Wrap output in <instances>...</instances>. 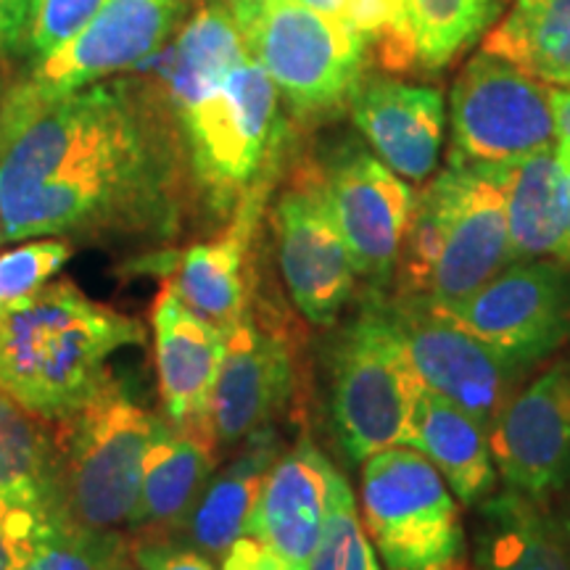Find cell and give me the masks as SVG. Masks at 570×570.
<instances>
[{"instance_id":"ab89813d","label":"cell","mask_w":570,"mask_h":570,"mask_svg":"<svg viewBox=\"0 0 570 570\" xmlns=\"http://www.w3.org/2000/svg\"><path fill=\"white\" fill-rule=\"evenodd\" d=\"M554 156H558L562 175L570 180V142H558V151H554Z\"/></svg>"},{"instance_id":"ee69618b","label":"cell","mask_w":570,"mask_h":570,"mask_svg":"<svg viewBox=\"0 0 570 570\" xmlns=\"http://www.w3.org/2000/svg\"><path fill=\"white\" fill-rule=\"evenodd\" d=\"M130 570H132V568H130Z\"/></svg>"},{"instance_id":"9a60e30c","label":"cell","mask_w":570,"mask_h":570,"mask_svg":"<svg viewBox=\"0 0 570 570\" xmlns=\"http://www.w3.org/2000/svg\"><path fill=\"white\" fill-rule=\"evenodd\" d=\"M273 219L291 302L312 325H333L354 294L356 267L320 175L298 177L281 196Z\"/></svg>"},{"instance_id":"1f68e13d","label":"cell","mask_w":570,"mask_h":570,"mask_svg":"<svg viewBox=\"0 0 570 570\" xmlns=\"http://www.w3.org/2000/svg\"><path fill=\"white\" fill-rule=\"evenodd\" d=\"M309 570H383L365 525L356 515V502L344 475H341L331 510H327L323 537L312 558Z\"/></svg>"},{"instance_id":"ffe728a7","label":"cell","mask_w":570,"mask_h":570,"mask_svg":"<svg viewBox=\"0 0 570 570\" xmlns=\"http://www.w3.org/2000/svg\"><path fill=\"white\" fill-rule=\"evenodd\" d=\"M267 196V183L256 180L238 202L233 225L209 244L173 254V288L198 317L233 333L246 320V254L256 217Z\"/></svg>"},{"instance_id":"7c38bea8","label":"cell","mask_w":570,"mask_h":570,"mask_svg":"<svg viewBox=\"0 0 570 570\" xmlns=\"http://www.w3.org/2000/svg\"><path fill=\"white\" fill-rule=\"evenodd\" d=\"M389 309L423 386L446 396L487 428L494 425L518 394L523 373L499 360L433 298L404 291Z\"/></svg>"},{"instance_id":"74e56055","label":"cell","mask_w":570,"mask_h":570,"mask_svg":"<svg viewBox=\"0 0 570 570\" xmlns=\"http://www.w3.org/2000/svg\"><path fill=\"white\" fill-rule=\"evenodd\" d=\"M552 114H554V138L560 142H570V90L552 92Z\"/></svg>"},{"instance_id":"6da1fadb","label":"cell","mask_w":570,"mask_h":570,"mask_svg":"<svg viewBox=\"0 0 570 570\" xmlns=\"http://www.w3.org/2000/svg\"><path fill=\"white\" fill-rule=\"evenodd\" d=\"M175 125L173 109L148 82H92L51 98L13 85L0 96L3 240L175 235Z\"/></svg>"},{"instance_id":"9c48e42d","label":"cell","mask_w":570,"mask_h":570,"mask_svg":"<svg viewBox=\"0 0 570 570\" xmlns=\"http://www.w3.org/2000/svg\"><path fill=\"white\" fill-rule=\"evenodd\" d=\"M449 164H508L554 140L552 92L502 56L481 51L452 88Z\"/></svg>"},{"instance_id":"5bb4252c","label":"cell","mask_w":570,"mask_h":570,"mask_svg":"<svg viewBox=\"0 0 570 570\" xmlns=\"http://www.w3.org/2000/svg\"><path fill=\"white\" fill-rule=\"evenodd\" d=\"M317 175L356 275L386 283L399 265L415 212L410 185L360 146L341 148Z\"/></svg>"},{"instance_id":"d6986e66","label":"cell","mask_w":570,"mask_h":570,"mask_svg":"<svg viewBox=\"0 0 570 570\" xmlns=\"http://www.w3.org/2000/svg\"><path fill=\"white\" fill-rule=\"evenodd\" d=\"M151 325L161 404L167 417L175 423L209 420L227 336L198 317L177 296L173 283H164L161 294L156 296Z\"/></svg>"},{"instance_id":"8d00e7d4","label":"cell","mask_w":570,"mask_h":570,"mask_svg":"<svg viewBox=\"0 0 570 570\" xmlns=\"http://www.w3.org/2000/svg\"><path fill=\"white\" fill-rule=\"evenodd\" d=\"M32 0H0V61L24 53Z\"/></svg>"},{"instance_id":"f35d334b","label":"cell","mask_w":570,"mask_h":570,"mask_svg":"<svg viewBox=\"0 0 570 570\" xmlns=\"http://www.w3.org/2000/svg\"><path fill=\"white\" fill-rule=\"evenodd\" d=\"M554 520H558L562 537L568 541V550H570V497H566V502L560 504V510L554 512Z\"/></svg>"},{"instance_id":"60d3db41","label":"cell","mask_w":570,"mask_h":570,"mask_svg":"<svg viewBox=\"0 0 570 570\" xmlns=\"http://www.w3.org/2000/svg\"><path fill=\"white\" fill-rule=\"evenodd\" d=\"M566 177V175H562ZM566 230H568V256L566 262H570V180L566 177Z\"/></svg>"},{"instance_id":"836d02e7","label":"cell","mask_w":570,"mask_h":570,"mask_svg":"<svg viewBox=\"0 0 570 570\" xmlns=\"http://www.w3.org/2000/svg\"><path fill=\"white\" fill-rule=\"evenodd\" d=\"M101 6L104 0H32L24 53L35 63L59 51L63 42H69L96 17Z\"/></svg>"},{"instance_id":"277c9868","label":"cell","mask_w":570,"mask_h":570,"mask_svg":"<svg viewBox=\"0 0 570 570\" xmlns=\"http://www.w3.org/2000/svg\"><path fill=\"white\" fill-rule=\"evenodd\" d=\"M63 515L82 529L132 525L142 468L164 420L148 412L122 381H109L61 420Z\"/></svg>"},{"instance_id":"83f0119b","label":"cell","mask_w":570,"mask_h":570,"mask_svg":"<svg viewBox=\"0 0 570 570\" xmlns=\"http://www.w3.org/2000/svg\"><path fill=\"white\" fill-rule=\"evenodd\" d=\"M483 51L502 56L533 80L570 85V0H512Z\"/></svg>"},{"instance_id":"52a82bcc","label":"cell","mask_w":570,"mask_h":570,"mask_svg":"<svg viewBox=\"0 0 570 570\" xmlns=\"http://www.w3.org/2000/svg\"><path fill=\"white\" fill-rule=\"evenodd\" d=\"M362 518L389 570H468L458 497L417 449L391 446L365 460Z\"/></svg>"},{"instance_id":"ac0fdd59","label":"cell","mask_w":570,"mask_h":570,"mask_svg":"<svg viewBox=\"0 0 570 570\" xmlns=\"http://www.w3.org/2000/svg\"><path fill=\"white\" fill-rule=\"evenodd\" d=\"M291 389L294 362L288 346L246 317L227 333L225 362L209 410L214 436L225 444L248 439L285 407Z\"/></svg>"},{"instance_id":"2e32d148","label":"cell","mask_w":570,"mask_h":570,"mask_svg":"<svg viewBox=\"0 0 570 570\" xmlns=\"http://www.w3.org/2000/svg\"><path fill=\"white\" fill-rule=\"evenodd\" d=\"M497 473L510 489L544 502L570 483V373L552 367L518 391L489 428Z\"/></svg>"},{"instance_id":"30bf717a","label":"cell","mask_w":570,"mask_h":570,"mask_svg":"<svg viewBox=\"0 0 570 570\" xmlns=\"http://www.w3.org/2000/svg\"><path fill=\"white\" fill-rule=\"evenodd\" d=\"M341 473L309 439L277 458L219 570H309Z\"/></svg>"},{"instance_id":"7402d4cb","label":"cell","mask_w":570,"mask_h":570,"mask_svg":"<svg viewBox=\"0 0 570 570\" xmlns=\"http://www.w3.org/2000/svg\"><path fill=\"white\" fill-rule=\"evenodd\" d=\"M473 570H570V550L552 512L504 489L475 504Z\"/></svg>"},{"instance_id":"5b68a950","label":"cell","mask_w":570,"mask_h":570,"mask_svg":"<svg viewBox=\"0 0 570 570\" xmlns=\"http://www.w3.org/2000/svg\"><path fill=\"white\" fill-rule=\"evenodd\" d=\"M248 56L298 117L344 109L360 88L370 42L302 0H230Z\"/></svg>"},{"instance_id":"d6a6232c","label":"cell","mask_w":570,"mask_h":570,"mask_svg":"<svg viewBox=\"0 0 570 570\" xmlns=\"http://www.w3.org/2000/svg\"><path fill=\"white\" fill-rule=\"evenodd\" d=\"M71 246L67 240H32L0 254V323L17 312L21 304L30 302L48 281L67 265Z\"/></svg>"},{"instance_id":"4fadbf2b","label":"cell","mask_w":570,"mask_h":570,"mask_svg":"<svg viewBox=\"0 0 570 570\" xmlns=\"http://www.w3.org/2000/svg\"><path fill=\"white\" fill-rule=\"evenodd\" d=\"M185 0H104L59 51L35 61L17 85L32 96H63L151 61L183 19Z\"/></svg>"},{"instance_id":"ba28073f","label":"cell","mask_w":570,"mask_h":570,"mask_svg":"<svg viewBox=\"0 0 570 570\" xmlns=\"http://www.w3.org/2000/svg\"><path fill=\"white\" fill-rule=\"evenodd\" d=\"M277 92L252 56L235 67L177 125L190 169L217 212H227L273 164L281 135Z\"/></svg>"},{"instance_id":"7bdbcfd3","label":"cell","mask_w":570,"mask_h":570,"mask_svg":"<svg viewBox=\"0 0 570 570\" xmlns=\"http://www.w3.org/2000/svg\"><path fill=\"white\" fill-rule=\"evenodd\" d=\"M0 96H3V92H0Z\"/></svg>"},{"instance_id":"d4e9b609","label":"cell","mask_w":570,"mask_h":570,"mask_svg":"<svg viewBox=\"0 0 570 570\" xmlns=\"http://www.w3.org/2000/svg\"><path fill=\"white\" fill-rule=\"evenodd\" d=\"M508 209L512 262L568 256L566 177L554 151L497 164Z\"/></svg>"},{"instance_id":"3957f363","label":"cell","mask_w":570,"mask_h":570,"mask_svg":"<svg viewBox=\"0 0 570 570\" xmlns=\"http://www.w3.org/2000/svg\"><path fill=\"white\" fill-rule=\"evenodd\" d=\"M407 294L458 304L512 265L497 164H449L415 202L402 246Z\"/></svg>"},{"instance_id":"f546056e","label":"cell","mask_w":570,"mask_h":570,"mask_svg":"<svg viewBox=\"0 0 570 570\" xmlns=\"http://www.w3.org/2000/svg\"><path fill=\"white\" fill-rule=\"evenodd\" d=\"M302 3L360 32L370 46L377 48L386 69L407 71L417 67L404 0H302Z\"/></svg>"},{"instance_id":"e0dca14e","label":"cell","mask_w":570,"mask_h":570,"mask_svg":"<svg viewBox=\"0 0 570 570\" xmlns=\"http://www.w3.org/2000/svg\"><path fill=\"white\" fill-rule=\"evenodd\" d=\"M352 119L377 159L407 180H425L436 169L444 142V98L436 88L389 77L360 82Z\"/></svg>"},{"instance_id":"7a4b0ae2","label":"cell","mask_w":570,"mask_h":570,"mask_svg":"<svg viewBox=\"0 0 570 570\" xmlns=\"http://www.w3.org/2000/svg\"><path fill=\"white\" fill-rule=\"evenodd\" d=\"M142 341L135 317L69 281L48 283L0 323V391L42 420H67L109 381L106 362Z\"/></svg>"},{"instance_id":"d590c367","label":"cell","mask_w":570,"mask_h":570,"mask_svg":"<svg viewBox=\"0 0 570 570\" xmlns=\"http://www.w3.org/2000/svg\"><path fill=\"white\" fill-rule=\"evenodd\" d=\"M132 562L140 570H219L214 560L194 547L169 539H142L132 544Z\"/></svg>"},{"instance_id":"4316f807","label":"cell","mask_w":570,"mask_h":570,"mask_svg":"<svg viewBox=\"0 0 570 570\" xmlns=\"http://www.w3.org/2000/svg\"><path fill=\"white\" fill-rule=\"evenodd\" d=\"M0 499L67 518L59 444L40 425V417L6 391H0Z\"/></svg>"},{"instance_id":"603a6c76","label":"cell","mask_w":570,"mask_h":570,"mask_svg":"<svg viewBox=\"0 0 570 570\" xmlns=\"http://www.w3.org/2000/svg\"><path fill=\"white\" fill-rule=\"evenodd\" d=\"M407 446L436 465L465 508H475L494 494L497 465L489 428L436 391L423 389L420 394Z\"/></svg>"},{"instance_id":"b9f144b4","label":"cell","mask_w":570,"mask_h":570,"mask_svg":"<svg viewBox=\"0 0 570 570\" xmlns=\"http://www.w3.org/2000/svg\"><path fill=\"white\" fill-rule=\"evenodd\" d=\"M0 244H3V223H0Z\"/></svg>"},{"instance_id":"484cf974","label":"cell","mask_w":570,"mask_h":570,"mask_svg":"<svg viewBox=\"0 0 570 570\" xmlns=\"http://www.w3.org/2000/svg\"><path fill=\"white\" fill-rule=\"evenodd\" d=\"M248 439L252 444L223 473L212 475L180 529L188 544L217 566L244 533L246 520L259 499L262 483H265L269 468L281 458L277 436L269 431V425L254 431Z\"/></svg>"},{"instance_id":"e575fe53","label":"cell","mask_w":570,"mask_h":570,"mask_svg":"<svg viewBox=\"0 0 570 570\" xmlns=\"http://www.w3.org/2000/svg\"><path fill=\"white\" fill-rule=\"evenodd\" d=\"M59 520L48 512L0 499V570H17Z\"/></svg>"},{"instance_id":"8fae6325","label":"cell","mask_w":570,"mask_h":570,"mask_svg":"<svg viewBox=\"0 0 570 570\" xmlns=\"http://www.w3.org/2000/svg\"><path fill=\"white\" fill-rule=\"evenodd\" d=\"M444 309L499 360L525 373L570 336V269L541 259L512 262Z\"/></svg>"},{"instance_id":"4dcf8cb0","label":"cell","mask_w":570,"mask_h":570,"mask_svg":"<svg viewBox=\"0 0 570 570\" xmlns=\"http://www.w3.org/2000/svg\"><path fill=\"white\" fill-rule=\"evenodd\" d=\"M132 544L119 531L82 529L59 520L17 570H130Z\"/></svg>"},{"instance_id":"cb8c5ba5","label":"cell","mask_w":570,"mask_h":570,"mask_svg":"<svg viewBox=\"0 0 570 570\" xmlns=\"http://www.w3.org/2000/svg\"><path fill=\"white\" fill-rule=\"evenodd\" d=\"M244 59H248V48L230 9L206 6L183 27L173 46L154 56L151 69L159 77L154 90L180 117Z\"/></svg>"},{"instance_id":"8992f818","label":"cell","mask_w":570,"mask_h":570,"mask_svg":"<svg viewBox=\"0 0 570 570\" xmlns=\"http://www.w3.org/2000/svg\"><path fill=\"white\" fill-rule=\"evenodd\" d=\"M423 389L389 304L370 298L331 354V410L348 458L365 462L383 449L407 446Z\"/></svg>"},{"instance_id":"f1b7e54d","label":"cell","mask_w":570,"mask_h":570,"mask_svg":"<svg viewBox=\"0 0 570 570\" xmlns=\"http://www.w3.org/2000/svg\"><path fill=\"white\" fill-rule=\"evenodd\" d=\"M417 69L439 71L494 24L499 0H404Z\"/></svg>"},{"instance_id":"44dd1931","label":"cell","mask_w":570,"mask_h":570,"mask_svg":"<svg viewBox=\"0 0 570 570\" xmlns=\"http://www.w3.org/2000/svg\"><path fill=\"white\" fill-rule=\"evenodd\" d=\"M214 436L209 420L161 423L146 468L132 525L180 531L214 475Z\"/></svg>"}]
</instances>
